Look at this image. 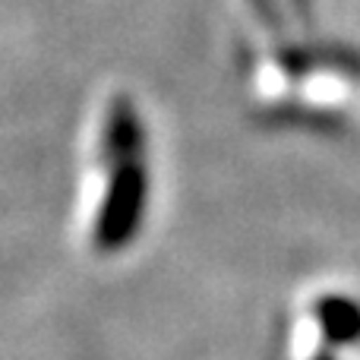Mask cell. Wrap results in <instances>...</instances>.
<instances>
[{
	"mask_svg": "<svg viewBox=\"0 0 360 360\" xmlns=\"http://www.w3.org/2000/svg\"><path fill=\"white\" fill-rule=\"evenodd\" d=\"M256 4H262V6H266V4H269V0H256Z\"/></svg>",
	"mask_w": 360,
	"mask_h": 360,
	"instance_id": "cell-4",
	"label": "cell"
},
{
	"mask_svg": "<svg viewBox=\"0 0 360 360\" xmlns=\"http://www.w3.org/2000/svg\"><path fill=\"white\" fill-rule=\"evenodd\" d=\"M143 202H146V174L139 165L124 162V168L117 171L108 193L105 212L98 221V247L114 250L120 243L130 240V234L136 231L139 215H143Z\"/></svg>",
	"mask_w": 360,
	"mask_h": 360,
	"instance_id": "cell-1",
	"label": "cell"
},
{
	"mask_svg": "<svg viewBox=\"0 0 360 360\" xmlns=\"http://www.w3.org/2000/svg\"><path fill=\"white\" fill-rule=\"evenodd\" d=\"M319 319H323L326 332L332 338H342V342L345 338H354L360 329V310L354 304H348V300H326Z\"/></svg>",
	"mask_w": 360,
	"mask_h": 360,
	"instance_id": "cell-3",
	"label": "cell"
},
{
	"mask_svg": "<svg viewBox=\"0 0 360 360\" xmlns=\"http://www.w3.org/2000/svg\"><path fill=\"white\" fill-rule=\"evenodd\" d=\"M136 149H139V124H136V114H133L130 105L120 101L114 108V117L111 127H108V155L114 162H136Z\"/></svg>",
	"mask_w": 360,
	"mask_h": 360,
	"instance_id": "cell-2",
	"label": "cell"
}]
</instances>
